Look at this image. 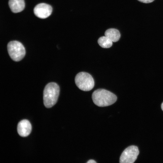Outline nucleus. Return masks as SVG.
<instances>
[{"instance_id":"f257e3e1","label":"nucleus","mask_w":163,"mask_h":163,"mask_svg":"<svg viewBox=\"0 0 163 163\" xmlns=\"http://www.w3.org/2000/svg\"><path fill=\"white\" fill-rule=\"evenodd\" d=\"M92 97L94 103L100 107H106L114 104L117 101L116 96L103 89H99L93 93Z\"/></svg>"},{"instance_id":"f03ea898","label":"nucleus","mask_w":163,"mask_h":163,"mask_svg":"<svg viewBox=\"0 0 163 163\" xmlns=\"http://www.w3.org/2000/svg\"><path fill=\"white\" fill-rule=\"evenodd\" d=\"M60 88L55 82H50L45 87L43 92V100L44 106L50 108L57 102L59 95Z\"/></svg>"},{"instance_id":"7ed1b4c3","label":"nucleus","mask_w":163,"mask_h":163,"mask_svg":"<svg viewBox=\"0 0 163 163\" xmlns=\"http://www.w3.org/2000/svg\"><path fill=\"white\" fill-rule=\"evenodd\" d=\"M75 80L77 87L83 91H89L94 86V82L93 77L86 72H81L78 73Z\"/></svg>"},{"instance_id":"20e7f679","label":"nucleus","mask_w":163,"mask_h":163,"mask_svg":"<svg viewBox=\"0 0 163 163\" xmlns=\"http://www.w3.org/2000/svg\"><path fill=\"white\" fill-rule=\"evenodd\" d=\"M8 53L11 58L15 61H19L24 57L26 51L23 45L17 41L10 42L7 45Z\"/></svg>"},{"instance_id":"39448f33","label":"nucleus","mask_w":163,"mask_h":163,"mask_svg":"<svg viewBox=\"0 0 163 163\" xmlns=\"http://www.w3.org/2000/svg\"><path fill=\"white\" fill-rule=\"evenodd\" d=\"M139 151L138 148L135 145L129 146L122 153L120 158V163H133L137 158Z\"/></svg>"},{"instance_id":"423d86ee","label":"nucleus","mask_w":163,"mask_h":163,"mask_svg":"<svg viewBox=\"0 0 163 163\" xmlns=\"http://www.w3.org/2000/svg\"><path fill=\"white\" fill-rule=\"evenodd\" d=\"M34 11V14L37 17L40 18H45L51 14L52 8L49 5L41 3L35 6Z\"/></svg>"},{"instance_id":"0eeeda50","label":"nucleus","mask_w":163,"mask_h":163,"mask_svg":"<svg viewBox=\"0 0 163 163\" xmlns=\"http://www.w3.org/2000/svg\"><path fill=\"white\" fill-rule=\"evenodd\" d=\"M32 126L30 122L27 120H23L18 124L17 131L21 136L25 137L28 136L31 133Z\"/></svg>"},{"instance_id":"6e6552de","label":"nucleus","mask_w":163,"mask_h":163,"mask_svg":"<svg viewBox=\"0 0 163 163\" xmlns=\"http://www.w3.org/2000/svg\"><path fill=\"white\" fill-rule=\"evenodd\" d=\"M8 5L11 11L14 13L22 11L25 7L24 0H9Z\"/></svg>"},{"instance_id":"1a4fd4ad","label":"nucleus","mask_w":163,"mask_h":163,"mask_svg":"<svg viewBox=\"0 0 163 163\" xmlns=\"http://www.w3.org/2000/svg\"><path fill=\"white\" fill-rule=\"evenodd\" d=\"M105 35L110 40L113 42L118 41L120 37V34L119 31L116 29L110 28L106 30Z\"/></svg>"},{"instance_id":"9d476101","label":"nucleus","mask_w":163,"mask_h":163,"mask_svg":"<svg viewBox=\"0 0 163 163\" xmlns=\"http://www.w3.org/2000/svg\"><path fill=\"white\" fill-rule=\"evenodd\" d=\"M99 45L103 48H108L111 47L113 42L107 37L103 36L99 38L97 41Z\"/></svg>"},{"instance_id":"9b49d317","label":"nucleus","mask_w":163,"mask_h":163,"mask_svg":"<svg viewBox=\"0 0 163 163\" xmlns=\"http://www.w3.org/2000/svg\"><path fill=\"white\" fill-rule=\"evenodd\" d=\"M139 2L144 3H148L153 2L154 0H138Z\"/></svg>"},{"instance_id":"f8f14e48","label":"nucleus","mask_w":163,"mask_h":163,"mask_svg":"<svg viewBox=\"0 0 163 163\" xmlns=\"http://www.w3.org/2000/svg\"><path fill=\"white\" fill-rule=\"evenodd\" d=\"M87 163H95L96 162L94 160L91 159L88 160L87 162Z\"/></svg>"},{"instance_id":"ddd939ff","label":"nucleus","mask_w":163,"mask_h":163,"mask_svg":"<svg viewBox=\"0 0 163 163\" xmlns=\"http://www.w3.org/2000/svg\"><path fill=\"white\" fill-rule=\"evenodd\" d=\"M161 108L162 110L163 111V102L161 104Z\"/></svg>"}]
</instances>
